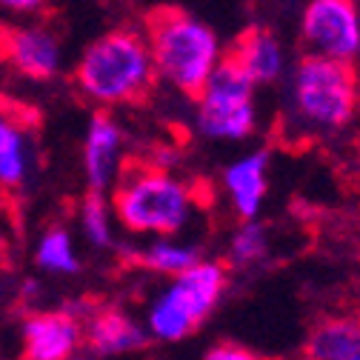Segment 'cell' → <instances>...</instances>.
Instances as JSON below:
<instances>
[{
    "label": "cell",
    "instance_id": "cell-3",
    "mask_svg": "<svg viewBox=\"0 0 360 360\" xmlns=\"http://www.w3.org/2000/svg\"><path fill=\"white\" fill-rule=\"evenodd\" d=\"M143 37L149 43L158 80L169 83L186 98L200 92L223 58L214 29L184 9H155L146 18Z\"/></svg>",
    "mask_w": 360,
    "mask_h": 360
},
{
    "label": "cell",
    "instance_id": "cell-1",
    "mask_svg": "<svg viewBox=\"0 0 360 360\" xmlns=\"http://www.w3.org/2000/svg\"><path fill=\"white\" fill-rule=\"evenodd\" d=\"M77 92L101 109L131 106L158 83L149 43L138 29H109L80 52L75 63Z\"/></svg>",
    "mask_w": 360,
    "mask_h": 360
},
{
    "label": "cell",
    "instance_id": "cell-8",
    "mask_svg": "<svg viewBox=\"0 0 360 360\" xmlns=\"http://www.w3.org/2000/svg\"><path fill=\"white\" fill-rule=\"evenodd\" d=\"M0 58L20 77L43 83L60 75L63 69V43L49 26H9L0 29Z\"/></svg>",
    "mask_w": 360,
    "mask_h": 360
},
{
    "label": "cell",
    "instance_id": "cell-15",
    "mask_svg": "<svg viewBox=\"0 0 360 360\" xmlns=\"http://www.w3.org/2000/svg\"><path fill=\"white\" fill-rule=\"evenodd\" d=\"M309 360H360V318L338 314L314 326L306 338Z\"/></svg>",
    "mask_w": 360,
    "mask_h": 360
},
{
    "label": "cell",
    "instance_id": "cell-2",
    "mask_svg": "<svg viewBox=\"0 0 360 360\" xmlns=\"http://www.w3.org/2000/svg\"><path fill=\"white\" fill-rule=\"evenodd\" d=\"M115 223L134 238H174L195 214V192L169 169H123L112 189Z\"/></svg>",
    "mask_w": 360,
    "mask_h": 360
},
{
    "label": "cell",
    "instance_id": "cell-9",
    "mask_svg": "<svg viewBox=\"0 0 360 360\" xmlns=\"http://www.w3.org/2000/svg\"><path fill=\"white\" fill-rule=\"evenodd\" d=\"M83 349V318L66 309L32 311L20 326L23 360H72Z\"/></svg>",
    "mask_w": 360,
    "mask_h": 360
},
{
    "label": "cell",
    "instance_id": "cell-13",
    "mask_svg": "<svg viewBox=\"0 0 360 360\" xmlns=\"http://www.w3.org/2000/svg\"><path fill=\"white\" fill-rule=\"evenodd\" d=\"M226 55L240 66V72L255 86L275 83L286 69V52L281 46V40L272 32H266V29L243 32Z\"/></svg>",
    "mask_w": 360,
    "mask_h": 360
},
{
    "label": "cell",
    "instance_id": "cell-4",
    "mask_svg": "<svg viewBox=\"0 0 360 360\" xmlns=\"http://www.w3.org/2000/svg\"><path fill=\"white\" fill-rule=\"evenodd\" d=\"M226 292V269L217 260H198L186 272L169 278L152 297L143 326L152 340L180 343L195 335Z\"/></svg>",
    "mask_w": 360,
    "mask_h": 360
},
{
    "label": "cell",
    "instance_id": "cell-16",
    "mask_svg": "<svg viewBox=\"0 0 360 360\" xmlns=\"http://www.w3.org/2000/svg\"><path fill=\"white\" fill-rule=\"evenodd\" d=\"M138 260L143 269H149L155 275L174 278L200 260V249L195 243L177 240V235L174 238H149V243L138 252Z\"/></svg>",
    "mask_w": 360,
    "mask_h": 360
},
{
    "label": "cell",
    "instance_id": "cell-18",
    "mask_svg": "<svg viewBox=\"0 0 360 360\" xmlns=\"http://www.w3.org/2000/svg\"><path fill=\"white\" fill-rule=\"evenodd\" d=\"M80 232L95 249H109L115 243V214L101 192H89L80 203Z\"/></svg>",
    "mask_w": 360,
    "mask_h": 360
},
{
    "label": "cell",
    "instance_id": "cell-20",
    "mask_svg": "<svg viewBox=\"0 0 360 360\" xmlns=\"http://www.w3.org/2000/svg\"><path fill=\"white\" fill-rule=\"evenodd\" d=\"M203 360H263V357L240 343H217L203 354Z\"/></svg>",
    "mask_w": 360,
    "mask_h": 360
},
{
    "label": "cell",
    "instance_id": "cell-11",
    "mask_svg": "<svg viewBox=\"0 0 360 360\" xmlns=\"http://www.w3.org/2000/svg\"><path fill=\"white\" fill-rule=\"evenodd\" d=\"M152 343L143 321L123 309H92L83 318V349L95 357H120L143 352Z\"/></svg>",
    "mask_w": 360,
    "mask_h": 360
},
{
    "label": "cell",
    "instance_id": "cell-21",
    "mask_svg": "<svg viewBox=\"0 0 360 360\" xmlns=\"http://www.w3.org/2000/svg\"><path fill=\"white\" fill-rule=\"evenodd\" d=\"M46 6V0H0V9H6L12 15H34Z\"/></svg>",
    "mask_w": 360,
    "mask_h": 360
},
{
    "label": "cell",
    "instance_id": "cell-17",
    "mask_svg": "<svg viewBox=\"0 0 360 360\" xmlns=\"http://www.w3.org/2000/svg\"><path fill=\"white\" fill-rule=\"evenodd\" d=\"M34 263L37 269L49 275H77L80 272V255L75 246V238L66 226H49L40 235L34 246Z\"/></svg>",
    "mask_w": 360,
    "mask_h": 360
},
{
    "label": "cell",
    "instance_id": "cell-10",
    "mask_svg": "<svg viewBox=\"0 0 360 360\" xmlns=\"http://www.w3.org/2000/svg\"><path fill=\"white\" fill-rule=\"evenodd\" d=\"M123 141L126 134L109 109H98L86 123L83 134V177L89 192L106 195L115 189L123 166Z\"/></svg>",
    "mask_w": 360,
    "mask_h": 360
},
{
    "label": "cell",
    "instance_id": "cell-19",
    "mask_svg": "<svg viewBox=\"0 0 360 360\" xmlns=\"http://www.w3.org/2000/svg\"><path fill=\"white\" fill-rule=\"evenodd\" d=\"M266 255H269V232H266V226H260L257 217L255 220H243L229 238L226 260L235 269H249V266L260 263Z\"/></svg>",
    "mask_w": 360,
    "mask_h": 360
},
{
    "label": "cell",
    "instance_id": "cell-12",
    "mask_svg": "<svg viewBox=\"0 0 360 360\" xmlns=\"http://www.w3.org/2000/svg\"><path fill=\"white\" fill-rule=\"evenodd\" d=\"M266 172H269V152L257 149L249 152L243 158H238L235 163L226 166L223 172V189H226L232 209L240 220H255L260 214L263 198H266Z\"/></svg>",
    "mask_w": 360,
    "mask_h": 360
},
{
    "label": "cell",
    "instance_id": "cell-7",
    "mask_svg": "<svg viewBox=\"0 0 360 360\" xmlns=\"http://www.w3.org/2000/svg\"><path fill=\"white\" fill-rule=\"evenodd\" d=\"M300 37L309 55L352 63L360 55L357 0H309L300 18Z\"/></svg>",
    "mask_w": 360,
    "mask_h": 360
},
{
    "label": "cell",
    "instance_id": "cell-6",
    "mask_svg": "<svg viewBox=\"0 0 360 360\" xmlns=\"http://www.w3.org/2000/svg\"><path fill=\"white\" fill-rule=\"evenodd\" d=\"M255 83L223 55L203 89L195 95V129L206 141H246L257 126Z\"/></svg>",
    "mask_w": 360,
    "mask_h": 360
},
{
    "label": "cell",
    "instance_id": "cell-14",
    "mask_svg": "<svg viewBox=\"0 0 360 360\" xmlns=\"http://www.w3.org/2000/svg\"><path fill=\"white\" fill-rule=\"evenodd\" d=\"M34 166L32 134L20 117L0 109V189H20Z\"/></svg>",
    "mask_w": 360,
    "mask_h": 360
},
{
    "label": "cell",
    "instance_id": "cell-5",
    "mask_svg": "<svg viewBox=\"0 0 360 360\" xmlns=\"http://www.w3.org/2000/svg\"><path fill=\"white\" fill-rule=\"evenodd\" d=\"M292 103L297 120L318 131L346 126L357 109V77L352 63L306 55L292 77Z\"/></svg>",
    "mask_w": 360,
    "mask_h": 360
},
{
    "label": "cell",
    "instance_id": "cell-22",
    "mask_svg": "<svg viewBox=\"0 0 360 360\" xmlns=\"http://www.w3.org/2000/svg\"><path fill=\"white\" fill-rule=\"evenodd\" d=\"M0 109H6V98H4V92H0Z\"/></svg>",
    "mask_w": 360,
    "mask_h": 360
}]
</instances>
